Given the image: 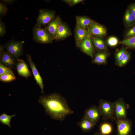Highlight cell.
<instances>
[{
	"instance_id": "cell-21",
	"label": "cell",
	"mask_w": 135,
	"mask_h": 135,
	"mask_svg": "<svg viewBox=\"0 0 135 135\" xmlns=\"http://www.w3.org/2000/svg\"><path fill=\"white\" fill-rule=\"evenodd\" d=\"M124 19L126 25L127 26H130L135 24V17L131 13L129 8L126 11Z\"/></svg>"
},
{
	"instance_id": "cell-16",
	"label": "cell",
	"mask_w": 135,
	"mask_h": 135,
	"mask_svg": "<svg viewBox=\"0 0 135 135\" xmlns=\"http://www.w3.org/2000/svg\"><path fill=\"white\" fill-rule=\"evenodd\" d=\"M15 67L20 76L26 78L31 76L26 64L23 60H17Z\"/></svg>"
},
{
	"instance_id": "cell-12",
	"label": "cell",
	"mask_w": 135,
	"mask_h": 135,
	"mask_svg": "<svg viewBox=\"0 0 135 135\" xmlns=\"http://www.w3.org/2000/svg\"><path fill=\"white\" fill-rule=\"evenodd\" d=\"M26 57L30 66L31 68L34 77L37 84L39 85L41 90V92L43 94H44V84L42 78L38 72L35 64L32 60L30 55L28 54L26 55Z\"/></svg>"
},
{
	"instance_id": "cell-25",
	"label": "cell",
	"mask_w": 135,
	"mask_h": 135,
	"mask_svg": "<svg viewBox=\"0 0 135 135\" xmlns=\"http://www.w3.org/2000/svg\"><path fill=\"white\" fill-rule=\"evenodd\" d=\"M16 79V77L14 73H8L0 76V80L1 82H12Z\"/></svg>"
},
{
	"instance_id": "cell-31",
	"label": "cell",
	"mask_w": 135,
	"mask_h": 135,
	"mask_svg": "<svg viewBox=\"0 0 135 135\" xmlns=\"http://www.w3.org/2000/svg\"><path fill=\"white\" fill-rule=\"evenodd\" d=\"M63 1L69 6H71L75 5L84 0H64Z\"/></svg>"
},
{
	"instance_id": "cell-1",
	"label": "cell",
	"mask_w": 135,
	"mask_h": 135,
	"mask_svg": "<svg viewBox=\"0 0 135 135\" xmlns=\"http://www.w3.org/2000/svg\"><path fill=\"white\" fill-rule=\"evenodd\" d=\"M38 100L44 108L46 114L54 120L62 121L74 113L66 100L60 94L54 93L41 96Z\"/></svg>"
},
{
	"instance_id": "cell-34",
	"label": "cell",
	"mask_w": 135,
	"mask_h": 135,
	"mask_svg": "<svg viewBox=\"0 0 135 135\" xmlns=\"http://www.w3.org/2000/svg\"><path fill=\"white\" fill-rule=\"evenodd\" d=\"M129 8L131 13L135 17V4L134 3L130 5Z\"/></svg>"
},
{
	"instance_id": "cell-8",
	"label": "cell",
	"mask_w": 135,
	"mask_h": 135,
	"mask_svg": "<svg viewBox=\"0 0 135 135\" xmlns=\"http://www.w3.org/2000/svg\"><path fill=\"white\" fill-rule=\"evenodd\" d=\"M4 46L0 45V63L6 66L15 70L16 60L6 51H4Z\"/></svg>"
},
{
	"instance_id": "cell-5",
	"label": "cell",
	"mask_w": 135,
	"mask_h": 135,
	"mask_svg": "<svg viewBox=\"0 0 135 135\" xmlns=\"http://www.w3.org/2000/svg\"><path fill=\"white\" fill-rule=\"evenodd\" d=\"M114 116L116 119H127V110L128 106L122 98L114 102Z\"/></svg>"
},
{
	"instance_id": "cell-17",
	"label": "cell",
	"mask_w": 135,
	"mask_h": 135,
	"mask_svg": "<svg viewBox=\"0 0 135 135\" xmlns=\"http://www.w3.org/2000/svg\"><path fill=\"white\" fill-rule=\"evenodd\" d=\"M108 55V53L106 51H99L94 56L92 62L98 65H105L107 63Z\"/></svg>"
},
{
	"instance_id": "cell-7",
	"label": "cell",
	"mask_w": 135,
	"mask_h": 135,
	"mask_svg": "<svg viewBox=\"0 0 135 135\" xmlns=\"http://www.w3.org/2000/svg\"><path fill=\"white\" fill-rule=\"evenodd\" d=\"M116 123L117 127L116 135H130L132 126L130 120L127 118L116 119Z\"/></svg>"
},
{
	"instance_id": "cell-9",
	"label": "cell",
	"mask_w": 135,
	"mask_h": 135,
	"mask_svg": "<svg viewBox=\"0 0 135 135\" xmlns=\"http://www.w3.org/2000/svg\"><path fill=\"white\" fill-rule=\"evenodd\" d=\"M77 48L83 53L92 58L94 56V50L91 36L88 37L80 42Z\"/></svg>"
},
{
	"instance_id": "cell-29",
	"label": "cell",
	"mask_w": 135,
	"mask_h": 135,
	"mask_svg": "<svg viewBox=\"0 0 135 135\" xmlns=\"http://www.w3.org/2000/svg\"><path fill=\"white\" fill-rule=\"evenodd\" d=\"M118 39L116 37L111 36L107 40V44L109 46L114 47L118 44Z\"/></svg>"
},
{
	"instance_id": "cell-28",
	"label": "cell",
	"mask_w": 135,
	"mask_h": 135,
	"mask_svg": "<svg viewBox=\"0 0 135 135\" xmlns=\"http://www.w3.org/2000/svg\"><path fill=\"white\" fill-rule=\"evenodd\" d=\"M14 73L11 68L0 63V76L8 73Z\"/></svg>"
},
{
	"instance_id": "cell-36",
	"label": "cell",
	"mask_w": 135,
	"mask_h": 135,
	"mask_svg": "<svg viewBox=\"0 0 135 135\" xmlns=\"http://www.w3.org/2000/svg\"><path fill=\"white\" fill-rule=\"evenodd\" d=\"M94 135H103L100 132H96L95 133Z\"/></svg>"
},
{
	"instance_id": "cell-32",
	"label": "cell",
	"mask_w": 135,
	"mask_h": 135,
	"mask_svg": "<svg viewBox=\"0 0 135 135\" xmlns=\"http://www.w3.org/2000/svg\"><path fill=\"white\" fill-rule=\"evenodd\" d=\"M135 36V26L128 30L126 34L127 38Z\"/></svg>"
},
{
	"instance_id": "cell-15",
	"label": "cell",
	"mask_w": 135,
	"mask_h": 135,
	"mask_svg": "<svg viewBox=\"0 0 135 135\" xmlns=\"http://www.w3.org/2000/svg\"><path fill=\"white\" fill-rule=\"evenodd\" d=\"M71 35L69 27L62 21L58 26L54 40L56 41L63 40Z\"/></svg>"
},
{
	"instance_id": "cell-22",
	"label": "cell",
	"mask_w": 135,
	"mask_h": 135,
	"mask_svg": "<svg viewBox=\"0 0 135 135\" xmlns=\"http://www.w3.org/2000/svg\"><path fill=\"white\" fill-rule=\"evenodd\" d=\"M112 124L108 122H103L100 126V132L103 135L110 134L112 133Z\"/></svg>"
},
{
	"instance_id": "cell-2",
	"label": "cell",
	"mask_w": 135,
	"mask_h": 135,
	"mask_svg": "<svg viewBox=\"0 0 135 135\" xmlns=\"http://www.w3.org/2000/svg\"><path fill=\"white\" fill-rule=\"evenodd\" d=\"M98 107L103 120L109 119L112 121L116 120L114 116V102L101 99L99 100Z\"/></svg>"
},
{
	"instance_id": "cell-13",
	"label": "cell",
	"mask_w": 135,
	"mask_h": 135,
	"mask_svg": "<svg viewBox=\"0 0 135 135\" xmlns=\"http://www.w3.org/2000/svg\"><path fill=\"white\" fill-rule=\"evenodd\" d=\"M61 22L60 16H58L51 20L45 28L52 40L55 39L58 26Z\"/></svg>"
},
{
	"instance_id": "cell-35",
	"label": "cell",
	"mask_w": 135,
	"mask_h": 135,
	"mask_svg": "<svg viewBox=\"0 0 135 135\" xmlns=\"http://www.w3.org/2000/svg\"><path fill=\"white\" fill-rule=\"evenodd\" d=\"M14 1V0H3V2H5L9 4H11Z\"/></svg>"
},
{
	"instance_id": "cell-24",
	"label": "cell",
	"mask_w": 135,
	"mask_h": 135,
	"mask_svg": "<svg viewBox=\"0 0 135 135\" xmlns=\"http://www.w3.org/2000/svg\"><path fill=\"white\" fill-rule=\"evenodd\" d=\"M122 44L130 48H135V36L126 38L120 42Z\"/></svg>"
},
{
	"instance_id": "cell-23",
	"label": "cell",
	"mask_w": 135,
	"mask_h": 135,
	"mask_svg": "<svg viewBox=\"0 0 135 135\" xmlns=\"http://www.w3.org/2000/svg\"><path fill=\"white\" fill-rule=\"evenodd\" d=\"M16 116V114L9 115L4 112L0 115V122L4 125H6L10 128L11 127L10 122L11 119Z\"/></svg>"
},
{
	"instance_id": "cell-11",
	"label": "cell",
	"mask_w": 135,
	"mask_h": 135,
	"mask_svg": "<svg viewBox=\"0 0 135 135\" xmlns=\"http://www.w3.org/2000/svg\"><path fill=\"white\" fill-rule=\"evenodd\" d=\"M91 35L97 37H103L106 33V30L104 26L94 22L87 28Z\"/></svg>"
},
{
	"instance_id": "cell-19",
	"label": "cell",
	"mask_w": 135,
	"mask_h": 135,
	"mask_svg": "<svg viewBox=\"0 0 135 135\" xmlns=\"http://www.w3.org/2000/svg\"><path fill=\"white\" fill-rule=\"evenodd\" d=\"M76 25L86 29L94 22L90 18L86 16H76Z\"/></svg>"
},
{
	"instance_id": "cell-30",
	"label": "cell",
	"mask_w": 135,
	"mask_h": 135,
	"mask_svg": "<svg viewBox=\"0 0 135 135\" xmlns=\"http://www.w3.org/2000/svg\"><path fill=\"white\" fill-rule=\"evenodd\" d=\"M8 8L6 6L2 3H0V15L1 16L5 15L7 13Z\"/></svg>"
},
{
	"instance_id": "cell-20",
	"label": "cell",
	"mask_w": 135,
	"mask_h": 135,
	"mask_svg": "<svg viewBox=\"0 0 135 135\" xmlns=\"http://www.w3.org/2000/svg\"><path fill=\"white\" fill-rule=\"evenodd\" d=\"M94 47L96 50L100 51H106L107 48L103 40L99 37L91 36Z\"/></svg>"
},
{
	"instance_id": "cell-27",
	"label": "cell",
	"mask_w": 135,
	"mask_h": 135,
	"mask_svg": "<svg viewBox=\"0 0 135 135\" xmlns=\"http://www.w3.org/2000/svg\"><path fill=\"white\" fill-rule=\"evenodd\" d=\"M130 57V54L127 51L117 66L119 67H122L124 66L129 61Z\"/></svg>"
},
{
	"instance_id": "cell-10",
	"label": "cell",
	"mask_w": 135,
	"mask_h": 135,
	"mask_svg": "<svg viewBox=\"0 0 135 135\" xmlns=\"http://www.w3.org/2000/svg\"><path fill=\"white\" fill-rule=\"evenodd\" d=\"M84 116L92 121L95 125L101 116L98 107L94 105L92 106L85 110Z\"/></svg>"
},
{
	"instance_id": "cell-14",
	"label": "cell",
	"mask_w": 135,
	"mask_h": 135,
	"mask_svg": "<svg viewBox=\"0 0 135 135\" xmlns=\"http://www.w3.org/2000/svg\"><path fill=\"white\" fill-rule=\"evenodd\" d=\"M90 36H91V35L88 30L83 28L76 25L74 29V37L77 47L80 42Z\"/></svg>"
},
{
	"instance_id": "cell-33",
	"label": "cell",
	"mask_w": 135,
	"mask_h": 135,
	"mask_svg": "<svg viewBox=\"0 0 135 135\" xmlns=\"http://www.w3.org/2000/svg\"><path fill=\"white\" fill-rule=\"evenodd\" d=\"M6 28L4 24L1 20L0 21V37L3 36L6 33Z\"/></svg>"
},
{
	"instance_id": "cell-3",
	"label": "cell",
	"mask_w": 135,
	"mask_h": 135,
	"mask_svg": "<svg viewBox=\"0 0 135 135\" xmlns=\"http://www.w3.org/2000/svg\"><path fill=\"white\" fill-rule=\"evenodd\" d=\"M33 39L36 42L42 44L52 43V40L45 28L36 26L33 29Z\"/></svg>"
},
{
	"instance_id": "cell-6",
	"label": "cell",
	"mask_w": 135,
	"mask_h": 135,
	"mask_svg": "<svg viewBox=\"0 0 135 135\" xmlns=\"http://www.w3.org/2000/svg\"><path fill=\"white\" fill-rule=\"evenodd\" d=\"M55 18V12L52 11L41 10L37 19L36 25L41 27L48 24Z\"/></svg>"
},
{
	"instance_id": "cell-26",
	"label": "cell",
	"mask_w": 135,
	"mask_h": 135,
	"mask_svg": "<svg viewBox=\"0 0 135 135\" xmlns=\"http://www.w3.org/2000/svg\"><path fill=\"white\" fill-rule=\"evenodd\" d=\"M127 51L126 48L123 47L118 51L115 56V64L118 65L125 54Z\"/></svg>"
},
{
	"instance_id": "cell-18",
	"label": "cell",
	"mask_w": 135,
	"mask_h": 135,
	"mask_svg": "<svg viewBox=\"0 0 135 135\" xmlns=\"http://www.w3.org/2000/svg\"><path fill=\"white\" fill-rule=\"evenodd\" d=\"M78 124L81 129L84 132L90 131L95 125L92 121L84 116Z\"/></svg>"
},
{
	"instance_id": "cell-4",
	"label": "cell",
	"mask_w": 135,
	"mask_h": 135,
	"mask_svg": "<svg viewBox=\"0 0 135 135\" xmlns=\"http://www.w3.org/2000/svg\"><path fill=\"white\" fill-rule=\"evenodd\" d=\"M24 42L11 40L6 43L4 47L6 51L17 60L22 54Z\"/></svg>"
}]
</instances>
